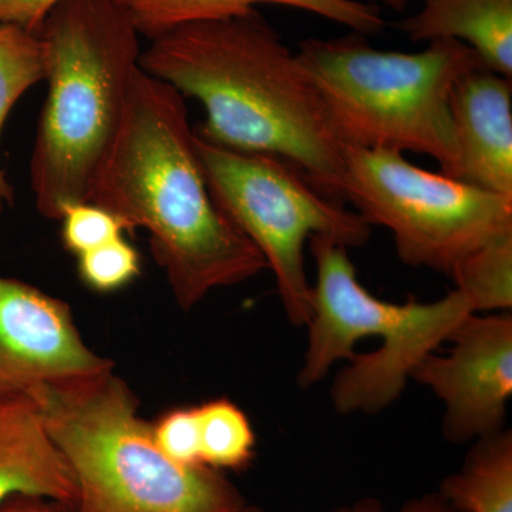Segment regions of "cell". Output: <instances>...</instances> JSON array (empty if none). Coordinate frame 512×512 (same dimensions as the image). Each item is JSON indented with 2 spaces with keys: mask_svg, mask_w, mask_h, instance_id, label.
<instances>
[{
  "mask_svg": "<svg viewBox=\"0 0 512 512\" xmlns=\"http://www.w3.org/2000/svg\"><path fill=\"white\" fill-rule=\"evenodd\" d=\"M59 221L64 248L76 256L119 239L127 231L124 222L113 212L90 201L67 205Z\"/></svg>",
  "mask_w": 512,
  "mask_h": 512,
  "instance_id": "20",
  "label": "cell"
},
{
  "mask_svg": "<svg viewBox=\"0 0 512 512\" xmlns=\"http://www.w3.org/2000/svg\"><path fill=\"white\" fill-rule=\"evenodd\" d=\"M140 66L200 101L201 140L282 158L342 204L346 146L298 56L258 10L170 30L151 40Z\"/></svg>",
  "mask_w": 512,
  "mask_h": 512,
  "instance_id": "1",
  "label": "cell"
},
{
  "mask_svg": "<svg viewBox=\"0 0 512 512\" xmlns=\"http://www.w3.org/2000/svg\"><path fill=\"white\" fill-rule=\"evenodd\" d=\"M340 195L389 229L402 262L450 276L478 248L512 234V198L417 167L393 150L346 147Z\"/></svg>",
  "mask_w": 512,
  "mask_h": 512,
  "instance_id": "8",
  "label": "cell"
},
{
  "mask_svg": "<svg viewBox=\"0 0 512 512\" xmlns=\"http://www.w3.org/2000/svg\"><path fill=\"white\" fill-rule=\"evenodd\" d=\"M62 0H0V25L10 23L39 35L50 10Z\"/></svg>",
  "mask_w": 512,
  "mask_h": 512,
  "instance_id": "22",
  "label": "cell"
},
{
  "mask_svg": "<svg viewBox=\"0 0 512 512\" xmlns=\"http://www.w3.org/2000/svg\"><path fill=\"white\" fill-rule=\"evenodd\" d=\"M45 80L39 35L18 25H0V136L10 111L29 89ZM15 191L0 165V210L13 205Z\"/></svg>",
  "mask_w": 512,
  "mask_h": 512,
  "instance_id": "16",
  "label": "cell"
},
{
  "mask_svg": "<svg viewBox=\"0 0 512 512\" xmlns=\"http://www.w3.org/2000/svg\"><path fill=\"white\" fill-rule=\"evenodd\" d=\"M195 147L215 204L274 272L289 322L308 325L312 285L305 248L309 239L323 235L348 249L363 247L372 234L370 225L357 212L320 194L282 158L228 150L197 134Z\"/></svg>",
  "mask_w": 512,
  "mask_h": 512,
  "instance_id": "7",
  "label": "cell"
},
{
  "mask_svg": "<svg viewBox=\"0 0 512 512\" xmlns=\"http://www.w3.org/2000/svg\"><path fill=\"white\" fill-rule=\"evenodd\" d=\"M254 512H264L261 510V508H258V510L254 511Z\"/></svg>",
  "mask_w": 512,
  "mask_h": 512,
  "instance_id": "26",
  "label": "cell"
},
{
  "mask_svg": "<svg viewBox=\"0 0 512 512\" xmlns=\"http://www.w3.org/2000/svg\"><path fill=\"white\" fill-rule=\"evenodd\" d=\"M296 56L346 147L424 154L453 173L451 92L461 77L487 69L470 46L440 39L417 53L386 52L350 32L303 40Z\"/></svg>",
  "mask_w": 512,
  "mask_h": 512,
  "instance_id": "6",
  "label": "cell"
},
{
  "mask_svg": "<svg viewBox=\"0 0 512 512\" xmlns=\"http://www.w3.org/2000/svg\"><path fill=\"white\" fill-rule=\"evenodd\" d=\"M309 248L316 282L298 386H315L336 362L349 360L332 384L340 414L383 412L400 399L414 367L477 313L457 289L430 303L382 301L360 284L348 248L323 235L309 239Z\"/></svg>",
  "mask_w": 512,
  "mask_h": 512,
  "instance_id": "5",
  "label": "cell"
},
{
  "mask_svg": "<svg viewBox=\"0 0 512 512\" xmlns=\"http://www.w3.org/2000/svg\"><path fill=\"white\" fill-rule=\"evenodd\" d=\"M15 495L77 503L72 471L28 393L0 397V503Z\"/></svg>",
  "mask_w": 512,
  "mask_h": 512,
  "instance_id": "12",
  "label": "cell"
},
{
  "mask_svg": "<svg viewBox=\"0 0 512 512\" xmlns=\"http://www.w3.org/2000/svg\"><path fill=\"white\" fill-rule=\"evenodd\" d=\"M450 278L474 311L507 312L512 308V234L478 248L454 268Z\"/></svg>",
  "mask_w": 512,
  "mask_h": 512,
  "instance_id": "18",
  "label": "cell"
},
{
  "mask_svg": "<svg viewBox=\"0 0 512 512\" xmlns=\"http://www.w3.org/2000/svg\"><path fill=\"white\" fill-rule=\"evenodd\" d=\"M444 498L464 512H512V434L474 441L463 466L444 478Z\"/></svg>",
  "mask_w": 512,
  "mask_h": 512,
  "instance_id": "15",
  "label": "cell"
},
{
  "mask_svg": "<svg viewBox=\"0 0 512 512\" xmlns=\"http://www.w3.org/2000/svg\"><path fill=\"white\" fill-rule=\"evenodd\" d=\"M397 28L416 43L458 40L491 72L512 79V0H421Z\"/></svg>",
  "mask_w": 512,
  "mask_h": 512,
  "instance_id": "14",
  "label": "cell"
},
{
  "mask_svg": "<svg viewBox=\"0 0 512 512\" xmlns=\"http://www.w3.org/2000/svg\"><path fill=\"white\" fill-rule=\"evenodd\" d=\"M448 355L430 353L410 380L443 402V434L454 444L493 436L505 429L512 396V315L471 313L454 330Z\"/></svg>",
  "mask_w": 512,
  "mask_h": 512,
  "instance_id": "9",
  "label": "cell"
},
{
  "mask_svg": "<svg viewBox=\"0 0 512 512\" xmlns=\"http://www.w3.org/2000/svg\"><path fill=\"white\" fill-rule=\"evenodd\" d=\"M46 429L72 471L74 512H254L205 466H181L154 439L136 396L113 369L36 387Z\"/></svg>",
  "mask_w": 512,
  "mask_h": 512,
  "instance_id": "4",
  "label": "cell"
},
{
  "mask_svg": "<svg viewBox=\"0 0 512 512\" xmlns=\"http://www.w3.org/2000/svg\"><path fill=\"white\" fill-rule=\"evenodd\" d=\"M370 2H372V5L382 3V5L387 6V8L397 10V12H403V10L410 5L412 0H370Z\"/></svg>",
  "mask_w": 512,
  "mask_h": 512,
  "instance_id": "25",
  "label": "cell"
},
{
  "mask_svg": "<svg viewBox=\"0 0 512 512\" xmlns=\"http://www.w3.org/2000/svg\"><path fill=\"white\" fill-rule=\"evenodd\" d=\"M200 431L202 466L214 470H244L255 457L256 439L247 414L228 399L195 407Z\"/></svg>",
  "mask_w": 512,
  "mask_h": 512,
  "instance_id": "17",
  "label": "cell"
},
{
  "mask_svg": "<svg viewBox=\"0 0 512 512\" xmlns=\"http://www.w3.org/2000/svg\"><path fill=\"white\" fill-rule=\"evenodd\" d=\"M77 259L80 279L96 292L119 291L141 274L140 254L124 237L79 255Z\"/></svg>",
  "mask_w": 512,
  "mask_h": 512,
  "instance_id": "19",
  "label": "cell"
},
{
  "mask_svg": "<svg viewBox=\"0 0 512 512\" xmlns=\"http://www.w3.org/2000/svg\"><path fill=\"white\" fill-rule=\"evenodd\" d=\"M109 369L113 363L84 343L66 302L0 276V397Z\"/></svg>",
  "mask_w": 512,
  "mask_h": 512,
  "instance_id": "10",
  "label": "cell"
},
{
  "mask_svg": "<svg viewBox=\"0 0 512 512\" xmlns=\"http://www.w3.org/2000/svg\"><path fill=\"white\" fill-rule=\"evenodd\" d=\"M329 512H464L458 510L453 504L448 503L446 498L436 491L421 495V497L412 498L406 503L400 505L396 510H390L382 501L376 498H362L355 503L340 505L335 510Z\"/></svg>",
  "mask_w": 512,
  "mask_h": 512,
  "instance_id": "23",
  "label": "cell"
},
{
  "mask_svg": "<svg viewBox=\"0 0 512 512\" xmlns=\"http://www.w3.org/2000/svg\"><path fill=\"white\" fill-rule=\"evenodd\" d=\"M89 201L128 231L148 232L174 299L190 311L218 288L268 269L264 256L215 204L195 147L185 97L138 67Z\"/></svg>",
  "mask_w": 512,
  "mask_h": 512,
  "instance_id": "2",
  "label": "cell"
},
{
  "mask_svg": "<svg viewBox=\"0 0 512 512\" xmlns=\"http://www.w3.org/2000/svg\"><path fill=\"white\" fill-rule=\"evenodd\" d=\"M0 512H74L69 505L49 498L15 495L0 503Z\"/></svg>",
  "mask_w": 512,
  "mask_h": 512,
  "instance_id": "24",
  "label": "cell"
},
{
  "mask_svg": "<svg viewBox=\"0 0 512 512\" xmlns=\"http://www.w3.org/2000/svg\"><path fill=\"white\" fill-rule=\"evenodd\" d=\"M140 35L150 40L188 23L244 15L259 3H274L315 13L363 36L386 28L379 6L365 0H116Z\"/></svg>",
  "mask_w": 512,
  "mask_h": 512,
  "instance_id": "13",
  "label": "cell"
},
{
  "mask_svg": "<svg viewBox=\"0 0 512 512\" xmlns=\"http://www.w3.org/2000/svg\"><path fill=\"white\" fill-rule=\"evenodd\" d=\"M140 33L116 0H62L39 32L47 97L30 160L37 211L89 201L140 67Z\"/></svg>",
  "mask_w": 512,
  "mask_h": 512,
  "instance_id": "3",
  "label": "cell"
},
{
  "mask_svg": "<svg viewBox=\"0 0 512 512\" xmlns=\"http://www.w3.org/2000/svg\"><path fill=\"white\" fill-rule=\"evenodd\" d=\"M457 161L448 177L512 198L511 79L478 69L450 97Z\"/></svg>",
  "mask_w": 512,
  "mask_h": 512,
  "instance_id": "11",
  "label": "cell"
},
{
  "mask_svg": "<svg viewBox=\"0 0 512 512\" xmlns=\"http://www.w3.org/2000/svg\"><path fill=\"white\" fill-rule=\"evenodd\" d=\"M153 433L157 446L170 460L181 466H202L195 407L164 414L153 424Z\"/></svg>",
  "mask_w": 512,
  "mask_h": 512,
  "instance_id": "21",
  "label": "cell"
}]
</instances>
